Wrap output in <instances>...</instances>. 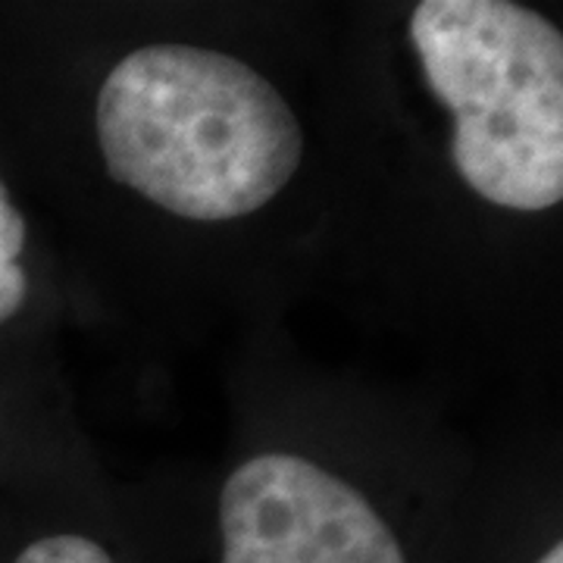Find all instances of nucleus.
Here are the masks:
<instances>
[{
	"label": "nucleus",
	"instance_id": "obj_6",
	"mask_svg": "<svg viewBox=\"0 0 563 563\" xmlns=\"http://www.w3.org/2000/svg\"><path fill=\"white\" fill-rule=\"evenodd\" d=\"M532 563H563V544L561 542H554L548 551H542L539 558Z\"/></svg>",
	"mask_w": 563,
	"mask_h": 563
},
{
	"label": "nucleus",
	"instance_id": "obj_1",
	"mask_svg": "<svg viewBox=\"0 0 563 563\" xmlns=\"http://www.w3.org/2000/svg\"><path fill=\"white\" fill-rule=\"evenodd\" d=\"M98 144L120 185L198 222L266 207L303 157L301 122L276 85L195 44H147L110 69Z\"/></svg>",
	"mask_w": 563,
	"mask_h": 563
},
{
	"label": "nucleus",
	"instance_id": "obj_4",
	"mask_svg": "<svg viewBox=\"0 0 563 563\" xmlns=\"http://www.w3.org/2000/svg\"><path fill=\"white\" fill-rule=\"evenodd\" d=\"M25 220L10 201V191L0 179V322L13 320L29 295V276L22 269Z\"/></svg>",
	"mask_w": 563,
	"mask_h": 563
},
{
	"label": "nucleus",
	"instance_id": "obj_5",
	"mask_svg": "<svg viewBox=\"0 0 563 563\" xmlns=\"http://www.w3.org/2000/svg\"><path fill=\"white\" fill-rule=\"evenodd\" d=\"M10 563H120L113 551L85 532H51L20 548Z\"/></svg>",
	"mask_w": 563,
	"mask_h": 563
},
{
	"label": "nucleus",
	"instance_id": "obj_2",
	"mask_svg": "<svg viewBox=\"0 0 563 563\" xmlns=\"http://www.w3.org/2000/svg\"><path fill=\"white\" fill-rule=\"evenodd\" d=\"M410 41L454 117L451 161L483 201L539 213L563 198V38L507 0H422Z\"/></svg>",
	"mask_w": 563,
	"mask_h": 563
},
{
	"label": "nucleus",
	"instance_id": "obj_3",
	"mask_svg": "<svg viewBox=\"0 0 563 563\" xmlns=\"http://www.w3.org/2000/svg\"><path fill=\"white\" fill-rule=\"evenodd\" d=\"M220 563H413L357 488L295 454L242 463L220 495Z\"/></svg>",
	"mask_w": 563,
	"mask_h": 563
}]
</instances>
